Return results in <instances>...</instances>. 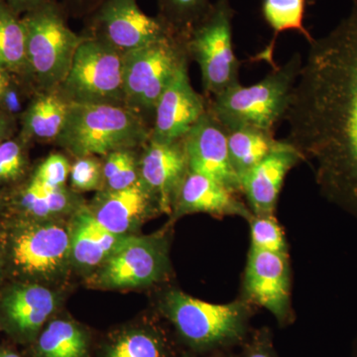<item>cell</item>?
Returning <instances> with one entry per match:
<instances>
[{
	"label": "cell",
	"instance_id": "obj_1",
	"mask_svg": "<svg viewBox=\"0 0 357 357\" xmlns=\"http://www.w3.org/2000/svg\"><path fill=\"white\" fill-rule=\"evenodd\" d=\"M309 45L284 116L286 139L312 166L321 194L357 218V0Z\"/></svg>",
	"mask_w": 357,
	"mask_h": 357
},
{
	"label": "cell",
	"instance_id": "obj_2",
	"mask_svg": "<svg viewBox=\"0 0 357 357\" xmlns=\"http://www.w3.org/2000/svg\"><path fill=\"white\" fill-rule=\"evenodd\" d=\"M162 310L185 344L204 354L232 351L252 331V305L244 299L213 304L172 290L164 297Z\"/></svg>",
	"mask_w": 357,
	"mask_h": 357
},
{
	"label": "cell",
	"instance_id": "obj_3",
	"mask_svg": "<svg viewBox=\"0 0 357 357\" xmlns=\"http://www.w3.org/2000/svg\"><path fill=\"white\" fill-rule=\"evenodd\" d=\"M302 65L301 55L295 54L286 64L275 66L258 83L238 84L213 96L208 110L227 131L251 126L274 132L287 112Z\"/></svg>",
	"mask_w": 357,
	"mask_h": 357
},
{
	"label": "cell",
	"instance_id": "obj_4",
	"mask_svg": "<svg viewBox=\"0 0 357 357\" xmlns=\"http://www.w3.org/2000/svg\"><path fill=\"white\" fill-rule=\"evenodd\" d=\"M151 129L141 115L126 107L70 102L56 141L79 158L107 156L148 142Z\"/></svg>",
	"mask_w": 357,
	"mask_h": 357
},
{
	"label": "cell",
	"instance_id": "obj_5",
	"mask_svg": "<svg viewBox=\"0 0 357 357\" xmlns=\"http://www.w3.org/2000/svg\"><path fill=\"white\" fill-rule=\"evenodd\" d=\"M26 33L25 79L36 91H58L64 83L84 36L67 24L66 10L56 0L23 14Z\"/></svg>",
	"mask_w": 357,
	"mask_h": 357
},
{
	"label": "cell",
	"instance_id": "obj_6",
	"mask_svg": "<svg viewBox=\"0 0 357 357\" xmlns=\"http://www.w3.org/2000/svg\"><path fill=\"white\" fill-rule=\"evenodd\" d=\"M0 252L6 274L17 281L36 282L65 266L70 255V236L64 227L46 220L11 217L6 220Z\"/></svg>",
	"mask_w": 357,
	"mask_h": 357
},
{
	"label": "cell",
	"instance_id": "obj_7",
	"mask_svg": "<svg viewBox=\"0 0 357 357\" xmlns=\"http://www.w3.org/2000/svg\"><path fill=\"white\" fill-rule=\"evenodd\" d=\"M234 14L230 0H217L185 37L188 56L198 63L204 91L213 96L241 84L232 42Z\"/></svg>",
	"mask_w": 357,
	"mask_h": 357
},
{
	"label": "cell",
	"instance_id": "obj_8",
	"mask_svg": "<svg viewBox=\"0 0 357 357\" xmlns=\"http://www.w3.org/2000/svg\"><path fill=\"white\" fill-rule=\"evenodd\" d=\"M188 59L185 37L180 34L122 54L126 107L154 119L160 96Z\"/></svg>",
	"mask_w": 357,
	"mask_h": 357
},
{
	"label": "cell",
	"instance_id": "obj_9",
	"mask_svg": "<svg viewBox=\"0 0 357 357\" xmlns=\"http://www.w3.org/2000/svg\"><path fill=\"white\" fill-rule=\"evenodd\" d=\"M58 91L69 102L126 107L122 54L102 40L84 36Z\"/></svg>",
	"mask_w": 357,
	"mask_h": 357
},
{
	"label": "cell",
	"instance_id": "obj_10",
	"mask_svg": "<svg viewBox=\"0 0 357 357\" xmlns=\"http://www.w3.org/2000/svg\"><path fill=\"white\" fill-rule=\"evenodd\" d=\"M89 25L91 37L121 54L178 34L159 16L143 13L137 0H102L91 11Z\"/></svg>",
	"mask_w": 357,
	"mask_h": 357
},
{
	"label": "cell",
	"instance_id": "obj_11",
	"mask_svg": "<svg viewBox=\"0 0 357 357\" xmlns=\"http://www.w3.org/2000/svg\"><path fill=\"white\" fill-rule=\"evenodd\" d=\"M168 257L163 237L124 236L100 271V284L109 288L151 285L164 278Z\"/></svg>",
	"mask_w": 357,
	"mask_h": 357
},
{
	"label": "cell",
	"instance_id": "obj_12",
	"mask_svg": "<svg viewBox=\"0 0 357 357\" xmlns=\"http://www.w3.org/2000/svg\"><path fill=\"white\" fill-rule=\"evenodd\" d=\"M244 300L271 312L281 326L294 321L288 253L250 248L243 279Z\"/></svg>",
	"mask_w": 357,
	"mask_h": 357
},
{
	"label": "cell",
	"instance_id": "obj_13",
	"mask_svg": "<svg viewBox=\"0 0 357 357\" xmlns=\"http://www.w3.org/2000/svg\"><path fill=\"white\" fill-rule=\"evenodd\" d=\"M206 110L208 102L192 88L185 61L160 96L150 139L158 142L182 139Z\"/></svg>",
	"mask_w": 357,
	"mask_h": 357
},
{
	"label": "cell",
	"instance_id": "obj_14",
	"mask_svg": "<svg viewBox=\"0 0 357 357\" xmlns=\"http://www.w3.org/2000/svg\"><path fill=\"white\" fill-rule=\"evenodd\" d=\"M189 171L217 181L241 194V183L230 163L227 130L208 110L184 137Z\"/></svg>",
	"mask_w": 357,
	"mask_h": 357
},
{
	"label": "cell",
	"instance_id": "obj_15",
	"mask_svg": "<svg viewBox=\"0 0 357 357\" xmlns=\"http://www.w3.org/2000/svg\"><path fill=\"white\" fill-rule=\"evenodd\" d=\"M55 307L49 289L36 282H15L0 295V326L17 342H34Z\"/></svg>",
	"mask_w": 357,
	"mask_h": 357
},
{
	"label": "cell",
	"instance_id": "obj_16",
	"mask_svg": "<svg viewBox=\"0 0 357 357\" xmlns=\"http://www.w3.org/2000/svg\"><path fill=\"white\" fill-rule=\"evenodd\" d=\"M140 178L153 195L159 210L172 213L178 190L189 172L184 141L149 139L140 163Z\"/></svg>",
	"mask_w": 357,
	"mask_h": 357
},
{
	"label": "cell",
	"instance_id": "obj_17",
	"mask_svg": "<svg viewBox=\"0 0 357 357\" xmlns=\"http://www.w3.org/2000/svg\"><path fill=\"white\" fill-rule=\"evenodd\" d=\"M303 160L287 139L277 140L270 153L241 178V192L253 215H274L286 176Z\"/></svg>",
	"mask_w": 357,
	"mask_h": 357
},
{
	"label": "cell",
	"instance_id": "obj_18",
	"mask_svg": "<svg viewBox=\"0 0 357 357\" xmlns=\"http://www.w3.org/2000/svg\"><path fill=\"white\" fill-rule=\"evenodd\" d=\"M155 206L159 208L153 195L139 178L126 189L100 192L89 211L103 229L115 236H126Z\"/></svg>",
	"mask_w": 357,
	"mask_h": 357
},
{
	"label": "cell",
	"instance_id": "obj_19",
	"mask_svg": "<svg viewBox=\"0 0 357 357\" xmlns=\"http://www.w3.org/2000/svg\"><path fill=\"white\" fill-rule=\"evenodd\" d=\"M173 211L176 215L204 213L213 217H238L248 222L253 215L238 194L213 178L191 171L178 190Z\"/></svg>",
	"mask_w": 357,
	"mask_h": 357
},
{
	"label": "cell",
	"instance_id": "obj_20",
	"mask_svg": "<svg viewBox=\"0 0 357 357\" xmlns=\"http://www.w3.org/2000/svg\"><path fill=\"white\" fill-rule=\"evenodd\" d=\"M74 197L63 187H45L30 178L16 192L7 194L6 210L13 218L45 220L72 208Z\"/></svg>",
	"mask_w": 357,
	"mask_h": 357
},
{
	"label": "cell",
	"instance_id": "obj_21",
	"mask_svg": "<svg viewBox=\"0 0 357 357\" xmlns=\"http://www.w3.org/2000/svg\"><path fill=\"white\" fill-rule=\"evenodd\" d=\"M70 102L59 93L37 91L21 114L20 135L31 140L57 139L67 117Z\"/></svg>",
	"mask_w": 357,
	"mask_h": 357
},
{
	"label": "cell",
	"instance_id": "obj_22",
	"mask_svg": "<svg viewBox=\"0 0 357 357\" xmlns=\"http://www.w3.org/2000/svg\"><path fill=\"white\" fill-rule=\"evenodd\" d=\"M123 237L103 229L91 211L84 208L77 215L70 234V255L79 264L96 266L107 259Z\"/></svg>",
	"mask_w": 357,
	"mask_h": 357
},
{
	"label": "cell",
	"instance_id": "obj_23",
	"mask_svg": "<svg viewBox=\"0 0 357 357\" xmlns=\"http://www.w3.org/2000/svg\"><path fill=\"white\" fill-rule=\"evenodd\" d=\"M227 148L230 163L239 180L270 153L277 140L274 132L243 126L227 130Z\"/></svg>",
	"mask_w": 357,
	"mask_h": 357
},
{
	"label": "cell",
	"instance_id": "obj_24",
	"mask_svg": "<svg viewBox=\"0 0 357 357\" xmlns=\"http://www.w3.org/2000/svg\"><path fill=\"white\" fill-rule=\"evenodd\" d=\"M35 340L36 357H88V335L70 321H51Z\"/></svg>",
	"mask_w": 357,
	"mask_h": 357
},
{
	"label": "cell",
	"instance_id": "obj_25",
	"mask_svg": "<svg viewBox=\"0 0 357 357\" xmlns=\"http://www.w3.org/2000/svg\"><path fill=\"white\" fill-rule=\"evenodd\" d=\"M306 0H263L262 16L265 22L274 31V38L257 59L274 66L273 50L277 37L282 32L297 31L312 42L311 33L304 25Z\"/></svg>",
	"mask_w": 357,
	"mask_h": 357
},
{
	"label": "cell",
	"instance_id": "obj_26",
	"mask_svg": "<svg viewBox=\"0 0 357 357\" xmlns=\"http://www.w3.org/2000/svg\"><path fill=\"white\" fill-rule=\"evenodd\" d=\"M26 33L21 16L0 3V69L16 76H24Z\"/></svg>",
	"mask_w": 357,
	"mask_h": 357
},
{
	"label": "cell",
	"instance_id": "obj_27",
	"mask_svg": "<svg viewBox=\"0 0 357 357\" xmlns=\"http://www.w3.org/2000/svg\"><path fill=\"white\" fill-rule=\"evenodd\" d=\"M107 357H170L167 340L155 331L124 333L112 342Z\"/></svg>",
	"mask_w": 357,
	"mask_h": 357
},
{
	"label": "cell",
	"instance_id": "obj_28",
	"mask_svg": "<svg viewBox=\"0 0 357 357\" xmlns=\"http://www.w3.org/2000/svg\"><path fill=\"white\" fill-rule=\"evenodd\" d=\"M158 16L178 33L187 37L192 26L210 8V0H157Z\"/></svg>",
	"mask_w": 357,
	"mask_h": 357
},
{
	"label": "cell",
	"instance_id": "obj_29",
	"mask_svg": "<svg viewBox=\"0 0 357 357\" xmlns=\"http://www.w3.org/2000/svg\"><path fill=\"white\" fill-rule=\"evenodd\" d=\"M27 143L20 135L0 144V187L17 184L24 178L28 169Z\"/></svg>",
	"mask_w": 357,
	"mask_h": 357
},
{
	"label": "cell",
	"instance_id": "obj_30",
	"mask_svg": "<svg viewBox=\"0 0 357 357\" xmlns=\"http://www.w3.org/2000/svg\"><path fill=\"white\" fill-rule=\"evenodd\" d=\"M248 222L250 225V248L288 253L285 234L274 215H253Z\"/></svg>",
	"mask_w": 357,
	"mask_h": 357
},
{
	"label": "cell",
	"instance_id": "obj_31",
	"mask_svg": "<svg viewBox=\"0 0 357 357\" xmlns=\"http://www.w3.org/2000/svg\"><path fill=\"white\" fill-rule=\"evenodd\" d=\"M103 180L107 190H122L132 185L140 178L139 169L131 149L119 150L107 155Z\"/></svg>",
	"mask_w": 357,
	"mask_h": 357
},
{
	"label": "cell",
	"instance_id": "obj_32",
	"mask_svg": "<svg viewBox=\"0 0 357 357\" xmlns=\"http://www.w3.org/2000/svg\"><path fill=\"white\" fill-rule=\"evenodd\" d=\"M72 185L77 191H93L103 181V167L93 156L79 157L70 168Z\"/></svg>",
	"mask_w": 357,
	"mask_h": 357
},
{
	"label": "cell",
	"instance_id": "obj_33",
	"mask_svg": "<svg viewBox=\"0 0 357 357\" xmlns=\"http://www.w3.org/2000/svg\"><path fill=\"white\" fill-rule=\"evenodd\" d=\"M70 171V164L65 156L52 154L40 164L31 178L45 187L55 189L65 185Z\"/></svg>",
	"mask_w": 357,
	"mask_h": 357
},
{
	"label": "cell",
	"instance_id": "obj_34",
	"mask_svg": "<svg viewBox=\"0 0 357 357\" xmlns=\"http://www.w3.org/2000/svg\"><path fill=\"white\" fill-rule=\"evenodd\" d=\"M236 357H279L273 344V337L269 328L251 331L245 342L241 345Z\"/></svg>",
	"mask_w": 357,
	"mask_h": 357
},
{
	"label": "cell",
	"instance_id": "obj_35",
	"mask_svg": "<svg viewBox=\"0 0 357 357\" xmlns=\"http://www.w3.org/2000/svg\"><path fill=\"white\" fill-rule=\"evenodd\" d=\"M47 1L49 0H4L9 8L20 16L37 8Z\"/></svg>",
	"mask_w": 357,
	"mask_h": 357
},
{
	"label": "cell",
	"instance_id": "obj_36",
	"mask_svg": "<svg viewBox=\"0 0 357 357\" xmlns=\"http://www.w3.org/2000/svg\"><path fill=\"white\" fill-rule=\"evenodd\" d=\"M15 119L0 110V144L13 138Z\"/></svg>",
	"mask_w": 357,
	"mask_h": 357
},
{
	"label": "cell",
	"instance_id": "obj_37",
	"mask_svg": "<svg viewBox=\"0 0 357 357\" xmlns=\"http://www.w3.org/2000/svg\"><path fill=\"white\" fill-rule=\"evenodd\" d=\"M14 77H15V75L11 74V73L7 72V70L0 69V100H2L7 89L13 83Z\"/></svg>",
	"mask_w": 357,
	"mask_h": 357
},
{
	"label": "cell",
	"instance_id": "obj_38",
	"mask_svg": "<svg viewBox=\"0 0 357 357\" xmlns=\"http://www.w3.org/2000/svg\"><path fill=\"white\" fill-rule=\"evenodd\" d=\"M72 1L75 2V3H76L77 6L81 7V8L91 9V10H93L102 0H72Z\"/></svg>",
	"mask_w": 357,
	"mask_h": 357
},
{
	"label": "cell",
	"instance_id": "obj_39",
	"mask_svg": "<svg viewBox=\"0 0 357 357\" xmlns=\"http://www.w3.org/2000/svg\"><path fill=\"white\" fill-rule=\"evenodd\" d=\"M206 357H236L232 351L208 352Z\"/></svg>",
	"mask_w": 357,
	"mask_h": 357
},
{
	"label": "cell",
	"instance_id": "obj_40",
	"mask_svg": "<svg viewBox=\"0 0 357 357\" xmlns=\"http://www.w3.org/2000/svg\"><path fill=\"white\" fill-rule=\"evenodd\" d=\"M7 208V194L6 192L0 190V215L3 213V211H6Z\"/></svg>",
	"mask_w": 357,
	"mask_h": 357
},
{
	"label": "cell",
	"instance_id": "obj_41",
	"mask_svg": "<svg viewBox=\"0 0 357 357\" xmlns=\"http://www.w3.org/2000/svg\"><path fill=\"white\" fill-rule=\"evenodd\" d=\"M0 357H22L20 354H18L17 352L13 351V349H0Z\"/></svg>",
	"mask_w": 357,
	"mask_h": 357
},
{
	"label": "cell",
	"instance_id": "obj_42",
	"mask_svg": "<svg viewBox=\"0 0 357 357\" xmlns=\"http://www.w3.org/2000/svg\"><path fill=\"white\" fill-rule=\"evenodd\" d=\"M6 266H4L3 257H2L1 252H0V282H1L2 278L6 276Z\"/></svg>",
	"mask_w": 357,
	"mask_h": 357
},
{
	"label": "cell",
	"instance_id": "obj_43",
	"mask_svg": "<svg viewBox=\"0 0 357 357\" xmlns=\"http://www.w3.org/2000/svg\"><path fill=\"white\" fill-rule=\"evenodd\" d=\"M4 227H6V220H1L0 222V245H1L2 237H3Z\"/></svg>",
	"mask_w": 357,
	"mask_h": 357
},
{
	"label": "cell",
	"instance_id": "obj_44",
	"mask_svg": "<svg viewBox=\"0 0 357 357\" xmlns=\"http://www.w3.org/2000/svg\"><path fill=\"white\" fill-rule=\"evenodd\" d=\"M354 357H357V338L356 342H354Z\"/></svg>",
	"mask_w": 357,
	"mask_h": 357
},
{
	"label": "cell",
	"instance_id": "obj_45",
	"mask_svg": "<svg viewBox=\"0 0 357 357\" xmlns=\"http://www.w3.org/2000/svg\"><path fill=\"white\" fill-rule=\"evenodd\" d=\"M2 1H3V0H0V3H1Z\"/></svg>",
	"mask_w": 357,
	"mask_h": 357
}]
</instances>
